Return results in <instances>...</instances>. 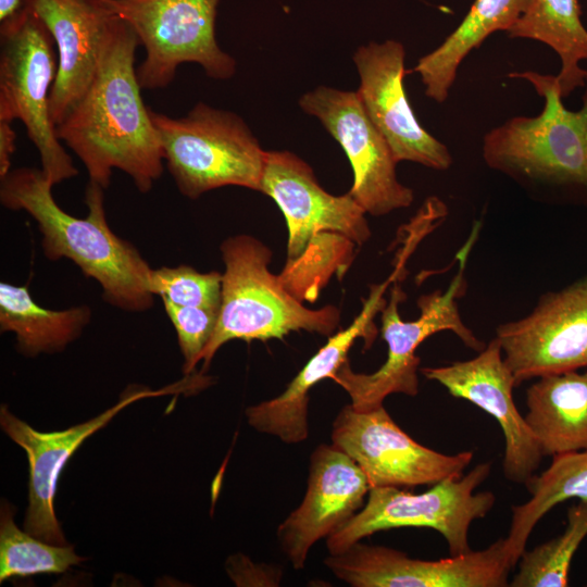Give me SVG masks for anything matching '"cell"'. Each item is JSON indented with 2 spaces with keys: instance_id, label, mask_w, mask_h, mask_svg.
Here are the masks:
<instances>
[{
  "instance_id": "25",
  "label": "cell",
  "mask_w": 587,
  "mask_h": 587,
  "mask_svg": "<svg viewBox=\"0 0 587 587\" xmlns=\"http://www.w3.org/2000/svg\"><path fill=\"white\" fill-rule=\"evenodd\" d=\"M530 498L511 507L505 549L515 566L538 522L555 505L570 499L587 501V451L552 455L550 465L525 484Z\"/></svg>"
},
{
  "instance_id": "6",
  "label": "cell",
  "mask_w": 587,
  "mask_h": 587,
  "mask_svg": "<svg viewBox=\"0 0 587 587\" xmlns=\"http://www.w3.org/2000/svg\"><path fill=\"white\" fill-rule=\"evenodd\" d=\"M150 115L168 172L184 197L198 199L225 186L260 191L266 151L239 115L203 102L182 117L151 109Z\"/></svg>"
},
{
  "instance_id": "15",
  "label": "cell",
  "mask_w": 587,
  "mask_h": 587,
  "mask_svg": "<svg viewBox=\"0 0 587 587\" xmlns=\"http://www.w3.org/2000/svg\"><path fill=\"white\" fill-rule=\"evenodd\" d=\"M352 59L360 77L357 93L396 161L447 171L453 163L450 150L419 123L407 97L404 46L395 39L370 41Z\"/></svg>"
},
{
  "instance_id": "7",
  "label": "cell",
  "mask_w": 587,
  "mask_h": 587,
  "mask_svg": "<svg viewBox=\"0 0 587 587\" xmlns=\"http://www.w3.org/2000/svg\"><path fill=\"white\" fill-rule=\"evenodd\" d=\"M459 252L460 270L446 291L436 290L422 295L417 300L420 316L414 321H403L399 305L407 298L399 279L392 283L389 300L380 311L382 336L387 344V359L375 372L355 373L349 361L345 362L332 377L351 399L350 405L357 411L375 410L385 398L392 394L414 397L419 394V371L421 359L416 355L419 346L432 335L449 330L457 335L465 347L479 352L485 344L463 323L457 299L466 289L463 275L466 255L471 247Z\"/></svg>"
},
{
  "instance_id": "14",
  "label": "cell",
  "mask_w": 587,
  "mask_h": 587,
  "mask_svg": "<svg viewBox=\"0 0 587 587\" xmlns=\"http://www.w3.org/2000/svg\"><path fill=\"white\" fill-rule=\"evenodd\" d=\"M324 564L352 587H505L513 565L499 538L478 551L422 560L384 546L358 541Z\"/></svg>"
},
{
  "instance_id": "2",
  "label": "cell",
  "mask_w": 587,
  "mask_h": 587,
  "mask_svg": "<svg viewBox=\"0 0 587 587\" xmlns=\"http://www.w3.org/2000/svg\"><path fill=\"white\" fill-rule=\"evenodd\" d=\"M52 187L41 168H11L0 178V202L9 210L28 213L41 234L45 257L72 261L100 285L107 303L126 312L150 310L154 303L152 267L133 243L110 228L104 189L89 182L85 193L88 214L79 218L61 209Z\"/></svg>"
},
{
  "instance_id": "31",
  "label": "cell",
  "mask_w": 587,
  "mask_h": 587,
  "mask_svg": "<svg viewBox=\"0 0 587 587\" xmlns=\"http://www.w3.org/2000/svg\"><path fill=\"white\" fill-rule=\"evenodd\" d=\"M16 135L10 121L0 120V178L11 171Z\"/></svg>"
},
{
  "instance_id": "13",
  "label": "cell",
  "mask_w": 587,
  "mask_h": 587,
  "mask_svg": "<svg viewBox=\"0 0 587 587\" xmlns=\"http://www.w3.org/2000/svg\"><path fill=\"white\" fill-rule=\"evenodd\" d=\"M299 105L316 117L344 149L353 172L349 193L366 213L383 216L412 204L414 192L399 182L398 162L357 91L319 86L302 95Z\"/></svg>"
},
{
  "instance_id": "4",
  "label": "cell",
  "mask_w": 587,
  "mask_h": 587,
  "mask_svg": "<svg viewBox=\"0 0 587 587\" xmlns=\"http://www.w3.org/2000/svg\"><path fill=\"white\" fill-rule=\"evenodd\" d=\"M508 77L530 83L544 108L535 116H513L488 130L484 162L537 199L561 197L587 204V68L577 111L563 105L554 75L524 71Z\"/></svg>"
},
{
  "instance_id": "27",
  "label": "cell",
  "mask_w": 587,
  "mask_h": 587,
  "mask_svg": "<svg viewBox=\"0 0 587 587\" xmlns=\"http://www.w3.org/2000/svg\"><path fill=\"white\" fill-rule=\"evenodd\" d=\"M9 503L0 514V582L14 576L61 574L84 559L71 546H60L21 530Z\"/></svg>"
},
{
  "instance_id": "28",
  "label": "cell",
  "mask_w": 587,
  "mask_h": 587,
  "mask_svg": "<svg viewBox=\"0 0 587 587\" xmlns=\"http://www.w3.org/2000/svg\"><path fill=\"white\" fill-rule=\"evenodd\" d=\"M150 290L176 305L220 309L222 273H201L185 264L161 266L151 270Z\"/></svg>"
},
{
  "instance_id": "24",
  "label": "cell",
  "mask_w": 587,
  "mask_h": 587,
  "mask_svg": "<svg viewBox=\"0 0 587 587\" xmlns=\"http://www.w3.org/2000/svg\"><path fill=\"white\" fill-rule=\"evenodd\" d=\"M507 36L539 41L558 54L561 67L554 79L562 98L584 87L580 62L587 61V28L578 0H533Z\"/></svg>"
},
{
  "instance_id": "9",
  "label": "cell",
  "mask_w": 587,
  "mask_h": 587,
  "mask_svg": "<svg viewBox=\"0 0 587 587\" xmlns=\"http://www.w3.org/2000/svg\"><path fill=\"white\" fill-rule=\"evenodd\" d=\"M57 70L53 38L28 7L0 23V120L24 123L53 186L78 174L50 116Z\"/></svg>"
},
{
  "instance_id": "8",
  "label": "cell",
  "mask_w": 587,
  "mask_h": 587,
  "mask_svg": "<svg viewBox=\"0 0 587 587\" xmlns=\"http://www.w3.org/2000/svg\"><path fill=\"white\" fill-rule=\"evenodd\" d=\"M491 462H482L467 474L448 477L424 492L413 494L400 487H374L364 505L326 538L329 554H338L377 532L400 527H427L447 541L449 554L472 551L470 527L494 508L491 491L475 492L489 476Z\"/></svg>"
},
{
  "instance_id": "23",
  "label": "cell",
  "mask_w": 587,
  "mask_h": 587,
  "mask_svg": "<svg viewBox=\"0 0 587 587\" xmlns=\"http://www.w3.org/2000/svg\"><path fill=\"white\" fill-rule=\"evenodd\" d=\"M88 305L46 309L32 297L28 286L0 283V330L13 333L16 349L26 357L62 351L91 321Z\"/></svg>"
},
{
  "instance_id": "26",
  "label": "cell",
  "mask_w": 587,
  "mask_h": 587,
  "mask_svg": "<svg viewBox=\"0 0 587 587\" xmlns=\"http://www.w3.org/2000/svg\"><path fill=\"white\" fill-rule=\"evenodd\" d=\"M587 537V501L578 500L566 514L565 529L557 537L525 549L509 586L566 587L572 560Z\"/></svg>"
},
{
  "instance_id": "30",
  "label": "cell",
  "mask_w": 587,
  "mask_h": 587,
  "mask_svg": "<svg viewBox=\"0 0 587 587\" xmlns=\"http://www.w3.org/2000/svg\"><path fill=\"white\" fill-rule=\"evenodd\" d=\"M226 569L237 586H278L283 576L277 566L253 563L242 554L229 558Z\"/></svg>"
},
{
  "instance_id": "19",
  "label": "cell",
  "mask_w": 587,
  "mask_h": 587,
  "mask_svg": "<svg viewBox=\"0 0 587 587\" xmlns=\"http://www.w3.org/2000/svg\"><path fill=\"white\" fill-rule=\"evenodd\" d=\"M402 277L396 267L383 284L372 285L367 299L354 321L328 337L327 342L311 357L287 388L277 397L246 410L248 424L255 430L277 437L287 445L304 441L309 436L308 407L310 390L321 380L332 378L348 361V352L358 338L370 347L376 337L374 317L386 304L388 285Z\"/></svg>"
},
{
  "instance_id": "29",
  "label": "cell",
  "mask_w": 587,
  "mask_h": 587,
  "mask_svg": "<svg viewBox=\"0 0 587 587\" xmlns=\"http://www.w3.org/2000/svg\"><path fill=\"white\" fill-rule=\"evenodd\" d=\"M162 302L177 335L178 346L184 357L183 371L189 375L200 362L201 353L214 333L220 309Z\"/></svg>"
},
{
  "instance_id": "21",
  "label": "cell",
  "mask_w": 587,
  "mask_h": 587,
  "mask_svg": "<svg viewBox=\"0 0 587 587\" xmlns=\"http://www.w3.org/2000/svg\"><path fill=\"white\" fill-rule=\"evenodd\" d=\"M526 407L544 455L587 451V369L536 378Z\"/></svg>"
},
{
  "instance_id": "12",
  "label": "cell",
  "mask_w": 587,
  "mask_h": 587,
  "mask_svg": "<svg viewBox=\"0 0 587 587\" xmlns=\"http://www.w3.org/2000/svg\"><path fill=\"white\" fill-rule=\"evenodd\" d=\"M515 386L587 369V274L544 292L526 316L496 328Z\"/></svg>"
},
{
  "instance_id": "3",
  "label": "cell",
  "mask_w": 587,
  "mask_h": 587,
  "mask_svg": "<svg viewBox=\"0 0 587 587\" xmlns=\"http://www.w3.org/2000/svg\"><path fill=\"white\" fill-rule=\"evenodd\" d=\"M260 191L274 200L288 228L283 284L300 301L315 299L337 262L347 266L346 248L371 238L366 212L349 191L327 192L312 167L289 151H266Z\"/></svg>"
},
{
  "instance_id": "22",
  "label": "cell",
  "mask_w": 587,
  "mask_h": 587,
  "mask_svg": "<svg viewBox=\"0 0 587 587\" xmlns=\"http://www.w3.org/2000/svg\"><path fill=\"white\" fill-rule=\"evenodd\" d=\"M533 0H474L469 12L433 51L421 57L413 71L420 75L424 93L444 103L454 85L464 59L491 34L508 32Z\"/></svg>"
},
{
  "instance_id": "11",
  "label": "cell",
  "mask_w": 587,
  "mask_h": 587,
  "mask_svg": "<svg viewBox=\"0 0 587 587\" xmlns=\"http://www.w3.org/2000/svg\"><path fill=\"white\" fill-rule=\"evenodd\" d=\"M330 438L359 465L371 488L432 486L462 476L474 457L473 451L446 454L419 444L384 405L363 412L345 405L333 422Z\"/></svg>"
},
{
  "instance_id": "16",
  "label": "cell",
  "mask_w": 587,
  "mask_h": 587,
  "mask_svg": "<svg viewBox=\"0 0 587 587\" xmlns=\"http://www.w3.org/2000/svg\"><path fill=\"white\" fill-rule=\"evenodd\" d=\"M197 385H199L198 378L188 376L178 384L160 390L148 388L127 390L114 407L92 420L64 430L49 433L34 429L12 414L7 405H2L0 410L1 428L25 450L29 464L28 508L24 529L47 542L66 545L54 513L53 503L60 474L78 447L130 403L142 398L179 394L188 387Z\"/></svg>"
},
{
  "instance_id": "17",
  "label": "cell",
  "mask_w": 587,
  "mask_h": 587,
  "mask_svg": "<svg viewBox=\"0 0 587 587\" xmlns=\"http://www.w3.org/2000/svg\"><path fill=\"white\" fill-rule=\"evenodd\" d=\"M420 372L444 386L451 396L470 401L498 422L504 438L502 473L508 480L525 485L535 475L545 455L515 405V382L496 337L473 359L422 367Z\"/></svg>"
},
{
  "instance_id": "1",
  "label": "cell",
  "mask_w": 587,
  "mask_h": 587,
  "mask_svg": "<svg viewBox=\"0 0 587 587\" xmlns=\"http://www.w3.org/2000/svg\"><path fill=\"white\" fill-rule=\"evenodd\" d=\"M138 45L129 25L114 14L90 86L55 132L84 163L89 182L107 189L117 168L146 193L161 177L164 158L140 95L134 65Z\"/></svg>"
},
{
  "instance_id": "20",
  "label": "cell",
  "mask_w": 587,
  "mask_h": 587,
  "mask_svg": "<svg viewBox=\"0 0 587 587\" xmlns=\"http://www.w3.org/2000/svg\"><path fill=\"white\" fill-rule=\"evenodd\" d=\"M57 43L58 70L50 116L60 124L84 96L98 70L114 14L99 0H25Z\"/></svg>"
},
{
  "instance_id": "10",
  "label": "cell",
  "mask_w": 587,
  "mask_h": 587,
  "mask_svg": "<svg viewBox=\"0 0 587 587\" xmlns=\"http://www.w3.org/2000/svg\"><path fill=\"white\" fill-rule=\"evenodd\" d=\"M126 22L146 49L136 70L141 88L168 86L177 67L193 62L215 79L230 78L234 58L223 51L215 37L220 0H99Z\"/></svg>"
},
{
  "instance_id": "5",
  "label": "cell",
  "mask_w": 587,
  "mask_h": 587,
  "mask_svg": "<svg viewBox=\"0 0 587 587\" xmlns=\"http://www.w3.org/2000/svg\"><path fill=\"white\" fill-rule=\"evenodd\" d=\"M225 270L218 320L201 353L202 371L217 350L235 339L245 341L283 339L290 332L335 334L340 311L328 304L319 310L303 305L270 268L271 249L260 239L238 234L220 246Z\"/></svg>"
},
{
  "instance_id": "32",
  "label": "cell",
  "mask_w": 587,
  "mask_h": 587,
  "mask_svg": "<svg viewBox=\"0 0 587 587\" xmlns=\"http://www.w3.org/2000/svg\"><path fill=\"white\" fill-rule=\"evenodd\" d=\"M25 8V0H0V23L15 17Z\"/></svg>"
},
{
  "instance_id": "18",
  "label": "cell",
  "mask_w": 587,
  "mask_h": 587,
  "mask_svg": "<svg viewBox=\"0 0 587 587\" xmlns=\"http://www.w3.org/2000/svg\"><path fill=\"white\" fill-rule=\"evenodd\" d=\"M370 489L363 471L335 445L321 444L312 451L304 497L276 530L280 549L294 569L302 570L313 545L364 505Z\"/></svg>"
}]
</instances>
